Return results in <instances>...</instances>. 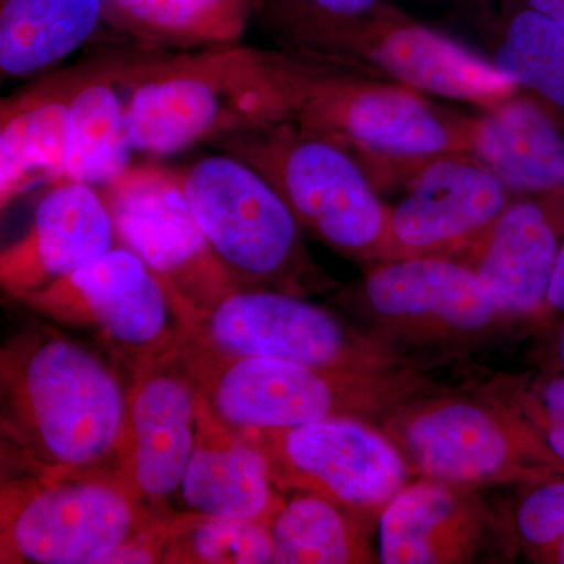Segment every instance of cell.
Segmentation results:
<instances>
[{
  "label": "cell",
  "mask_w": 564,
  "mask_h": 564,
  "mask_svg": "<svg viewBox=\"0 0 564 564\" xmlns=\"http://www.w3.org/2000/svg\"><path fill=\"white\" fill-rule=\"evenodd\" d=\"M375 187H400L389 206L380 262L454 259L481 239L513 195L470 152L417 159H364ZM378 263V262H377Z\"/></svg>",
  "instance_id": "12"
},
{
  "label": "cell",
  "mask_w": 564,
  "mask_h": 564,
  "mask_svg": "<svg viewBox=\"0 0 564 564\" xmlns=\"http://www.w3.org/2000/svg\"><path fill=\"white\" fill-rule=\"evenodd\" d=\"M237 429L261 448L281 492L318 494L380 518L386 505L411 484L402 452L380 426L362 419Z\"/></svg>",
  "instance_id": "15"
},
{
  "label": "cell",
  "mask_w": 564,
  "mask_h": 564,
  "mask_svg": "<svg viewBox=\"0 0 564 564\" xmlns=\"http://www.w3.org/2000/svg\"><path fill=\"white\" fill-rule=\"evenodd\" d=\"M289 120L274 51L226 46L152 58L131 106L133 151L173 154L269 122Z\"/></svg>",
  "instance_id": "5"
},
{
  "label": "cell",
  "mask_w": 564,
  "mask_h": 564,
  "mask_svg": "<svg viewBox=\"0 0 564 564\" xmlns=\"http://www.w3.org/2000/svg\"><path fill=\"white\" fill-rule=\"evenodd\" d=\"M115 240L101 193L61 182L41 199L28 231L0 254V284L17 300L39 292L101 258Z\"/></svg>",
  "instance_id": "19"
},
{
  "label": "cell",
  "mask_w": 564,
  "mask_h": 564,
  "mask_svg": "<svg viewBox=\"0 0 564 564\" xmlns=\"http://www.w3.org/2000/svg\"><path fill=\"white\" fill-rule=\"evenodd\" d=\"M118 20L170 43H228L242 33L250 0H109Z\"/></svg>",
  "instance_id": "28"
},
{
  "label": "cell",
  "mask_w": 564,
  "mask_h": 564,
  "mask_svg": "<svg viewBox=\"0 0 564 564\" xmlns=\"http://www.w3.org/2000/svg\"><path fill=\"white\" fill-rule=\"evenodd\" d=\"M104 0H2L0 69L21 79L52 68L91 39Z\"/></svg>",
  "instance_id": "24"
},
{
  "label": "cell",
  "mask_w": 564,
  "mask_h": 564,
  "mask_svg": "<svg viewBox=\"0 0 564 564\" xmlns=\"http://www.w3.org/2000/svg\"><path fill=\"white\" fill-rule=\"evenodd\" d=\"M2 458L17 474L117 475L129 388L88 345L31 325L0 352Z\"/></svg>",
  "instance_id": "1"
},
{
  "label": "cell",
  "mask_w": 564,
  "mask_h": 564,
  "mask_svg": "<svg viewBox=\"0 0 564 564\" xmlns=\"http://www.w3.org/2000/svg\"><path fill=\"white\" fill-rule=\"evenodd\" d=\"M508 521L511 541L530 560L564 538V478L529 486Z\"/></svg>",
  "instance_id": "30"
},
{
  "label": "cell",
  "mask_w": 564,
  "mask_h": 564,
  "mask_svg": "<svg viewBox=\"0 0 564 564\" xmlns=\"http://www.w3.org/2000/svg\"><path fill=\"white\" fill-rule=\"evenodd\" d=\"M199 392L181 361L132 375L117 477L155 511H172L198 430Z\"/></svg>",
  "instance_id": "16"
},
{
  "label": "cell",
  "mask_w": 564,
  "mask_h": 564,
  "mask_svg": "<svg viewBox=\"0 0 564 564\" xmlns=\"http://www.w3.org/2000/svg\"><path fill=\"white\" fill-rule=\"evenodd\" d=\"M276 188L303 229L359 263L380 262L389 206L347 148L299 122H269L212 141Z\"/></svg>",
  "instance_id": "6"
},
{
  "label": "cell",
  "mask_w": 564,
  "mask_h": 564,
  "mask_svg": "<svg viewBox=\"0 0 564 564\" xmlns=\"http://www.w3.org/2000/svg\"><path fill=\"white\" fill-rule=\"evenodd\" d=\"M344 296L369 332L403 348L477 343L510 321L480 274L448 258L372 263Z\"/></svg>",
  "instance_id": "13"
},
{
  "label": "cell",
  "mask_w": 564,
  "mask_h": 564,
  "mask_svg": "<svg viewBox=\"0 0 564 564\" xmlns=\"http://www.w3.org/2000/svg\"><path fill=\"white\" fill-rule=\"evenodd\" d=\"M261 448L199 395L195 448L180 489L184 510L270 524L285 503Z\"/></svg>",
  "instance_id": "20"
},
{
  "label": "cell",
  "mask_w": 564,
  "mask_h": 564,
  "mask_svg": "<svg viewBox=\"0 0 564 564\" xmlns=\"http://www.w3.org/2000/svg\"><path fill=\"white\" fill-rule=\"evenodd\" d=\"M481 391L513 408L564 459V372L499 375Z\"/></svg>",
  "instance_id": "29"
},
{
  "label": "cell",
  "mask_w": 564,
  "mask_h": 564,
  "mask_svg": "<svg viewBox=\"0 0 564 564\" xmlns=\"http://www.w3.org/2000/svg\"><path fill=\"white\" fill-rule=\"evenodd\" d=\"M85 65L47 77L3 101L0 110V206L43 182L58 184L70 98Z\"/></svg>",
  "instance_id": "22"
},
{
  "label": "cell",
  "mask_w": 564,
  "mask_h": 564,
  "mask_svg": "<svg viewBox=\"0 0 564 564\" xmlns=\"http://www.w3.org/2000/svg\"><path fill=\"white\" fill-rule=\"evenodd\" d=\"M285 51L350 66L430 95L491 107L518 93L491 61L389 6L352 21L292 22L269 29Z\"/></svg>",
  "instance_id": "8"
},
{
  "label": "cell",
  "mask_w": 564,
  "mask_h": 564,
  "mask_svg": "<svg viewBox=\"0 0 564 564\" xmlns=\"http://www.w3.org/2000/svg\"><path fill=\"white\" fill-rule=\"evenodd\" d=\"M377 524V516L350 510L318 494L295 492L269 524L273 563H380L370 545V529Z\"/></svg>",
  "instance_id": "25"
},
{
  "label": "cell",
  "mask_w": 564,
  "mask_h": 564,
  "mask_svg": "<svg viewBox=\"0 0 564 564\" xmlns=\"http://www.w3.org/2000/svg\"><path fill=\"white\" fill-rule=\"evenodd\" d=\"M152 556L163 564L273 563L269 524L172 510L152 530Z\"/></svg>",
  "instance_id": "27"
},
{
  "label": "cell",
  "mask_w": 564,
  "mask_h": 564,
  "mask_svg": "<svg viewBox=\"0 0 564 564\" xmlns=\"http://www.w3.org/2000/svg\"><path fill=\"white\" fill-rule=\"evenodd\" d=\"M380 429L421 477L475 488L564 478V459L541 434L484 391L421 397L386 414Z\"/></svg>",
  "instance_id": "7"
},
{
  "label": "cell",
  "mask_w": 564,
  "mask_h": 564,
  "mask_svg": "<svg viewBox=\"0 0 564 564\" xmlns=\"http://www.w3.org/2000/svg\"><path fill=\"white\" fill-rule=\"evenodd\" d=\"M473 154L513 196L564 195L563 129L521 93L475 117Z\"/></svg>",
  "instance_id": "23"
},
{
  "label": "cell",
  "mask_w": 564,
  "mask_h": 564,
  "mask_svg": "<svg viewBox=\"0 0 564 564\" xmlns=\"http://www.w3.org/2000/svg\"><path fill=\"white\" fill-rule=\"evenodd\" d=\"M534 563L564 564V538L532 560Z\"/></svg>",
  "instance_id": "34"
},
{
  "label": "cell",
  "mask_w": 564,
  "mask_h": 564,
  "mask_svg": "<svg viewBox=\"0 0 564 564\" xmlns=\"http://www.w3.org/2000/svg\"><path fill=\"white\" fill-rule=\"evenodd\" d=\"M545 307H547V314H564V240L562 248H560L558 258H556L554 273H552Z\"/></svg>",
  "instance_id": "32"
},
{
  "label": "cell",
  "mask_w": 564,
  "mask_h": 564,
  "mask_svg": "<svg viewBox=\"0 0 564 564\" xmlns=\"http://www.w3.org/2000/svg\"><path fill=\"white\" fill-rule=\"evenodd\" d=\"M18 302L87 333L131 375L173 361L188 337L158 274L121 245Z\"/></svg>",
  "instance_id": "11"
},
{
  "label": "cell",
  "mask_w": 564,
  "mask_h": 564,
  "mask_svg": "<svg viewBox=\"0 0 564 564\" xmlns=\"http://www.w3.org/2000/svg\"><path fill=\"white\" fill-rule=\"evenodd\" d=\"M181 361L212 411L242 429H284L332 417L381 421L397 406L445 391L423 369L344 372L231 355L192 337Z\"/></svg>",
  "instance_id": "2"
},
{
  "label": "cell",
  "mask_w": 564,
  "mask_h": 564,
  "mask_svg": "<svg viewBox=\"0 0 564 564\" xmlns=\"http://www.w3.org/2000/svg\"><path fill=\"white\" fill-rule=\"evenodd\" d=\"M377 529L378 562L384 564L473 563L494 544L513 545L508 521L478 488L437 478L404 486Z\"/></svg>",
  "instance_id": "17"
},
{
  "label": "cell",
  "mask_w": 564,
  "mask_h": 564,
  "mask_svg": "<svg viewBox=\"0 0 564 564\" xmlns=\"http://www.w3.org/2000/svg\"><path fill=\"white\" fill-rule=\"evenodd\" d=\"M162 514L111 473L17 474L0 488V563H154Z\"/></svg>",
  "instance_id": "3"
},
{
  "label": "cell",
  "mask_w": 564,
  "mask_h": 564,
  "mask_svg": "<svg viewBox=\"0 0 564 564\" xmlns=\"http://www.w3.org/2000/svg\"><path fill=\"white\" fill-rule=\"evenodd\" d=\"M389 6V0H251L252 13L267 29L292 22L361 20Z\"/></svg>",
  "instance_id": "31"
},
{
  "label": "cell",
  "mask_w": 564,
  "mask_h": 564,
  "mask_svg": "<svg viewBox=\"0 0 564 564\" xmlns=\"http://www.w3.org/2000/svg\"><path fill=\"white\" fill-rule=\"evenodd\" d=\"M289 120L364 159H417L474 151L475 117L434 106L406 85L364 70L274 51Z\"/></svg>",
  "instance_id": "4"
},
{
  "label": "cell",
  "mask_w": 564,
  "mask_h": 564,
  "mask_svg": "<svg viewBox=\"0 0 564 564\" xmlns=\"http://www.w3.org/2000/svg\"><path fill=\"white\" fill-rule=\"evenodd\" d=\"M181 181L212 250L245 285L299 296L333 288L295 215L258 170L225 152L193 163Z\"/></svg>",
  "instance_id": "9"
},
{
  "label": "cell",
  "mask_w": 564,
  "mask_h": 564,
  "mask_svg": "<svg viewBox=\"0 0 564 564\" xmlns=\"http://www.w3.org/2000/svg\"><path fill=\"white\" fill-rule=\"evenodd\" d=\"M564 240V195L513 196L455 261L488 284L510 321L547 314L545 299Z\"/></svg>",
  "instance_id": "18"
},
{
  "label": "cell",
  "mask_w": 564,
  "mask_h": 564,
  "mask_svg": "<svg viewBox=\"0 0 564 564\" xmlns=\"http://www.w3.org/2000/svg\"><path fill=\"white\" fill-rule=\"evenodd\" d=\"M192 339L231 355L285 359L344 372L425 369L406 348L332 311L273 289L243 285L204 310L177 304Z\"/></svg>",
  "instance_id": "10"
},
{
  "label": "cell",
  "mask_w": 564,
  "mask_h": 564,
  "mask_svg": "<svg viewBox=\"0 0 564 564\" xmlns=\"http://www.w3.org/2000/svg\"><path fill=\"white\" fill-rule=\"evenodd\" d=\"M491 62L564 132V24L510 0Z\"/></svg>",
  "instance_id": "26"
},
{
  "label": "cell",
  "mask_w": 564,
  "mask_h": 564,
  "mask_svg": "<svg viewBox=\"0 0 564 564\" xmlns=\"http://www.w3.org/2000/svg\"><path fill=\"white\" fill-rule=\"evenodd\" d=\"M151 61L115 58L85 65L70 98L61 182L106 185L128 169L133 93Z\"/></svg>",
  "instance_id": "21"
},
{
  "label": "cell",
  "mask_w": 564,
  "mask_h": 564,
  "mask_svg": "<svg viewBox=\"0 0 564 564\" xmlns=\"http://www.w3.org/2000/svg\"><path fill=\"white\" fill-rule=\"evenodd\" d=\"M104 187L118 242L158 274L174 306L204 310L243 288L193 217L181 173L129 165Z\"/></svg>",
  "instance_id": "14"
},
{
  "label": "cell",
  "mask_w": 564,
  "mask_h": 564,
  "mask_svg": "<svg viewBox=\"0 0 564 564\" xmlns=\"http://www.w3.org/2000/svg\"><path fill=\"white\" fill-rule=\"evenodd\" d=\"M513 2L564 24V0H513Z\"/></svg>",
  "instance_id": "33"
},
{
  "label": "cell",
  "mask_w": 564,
  "mask_h": 564,
  "mask_svg": "<svg viewBox=\"0 0 564 564\" xmlns=\"http://www.w3.org/2000/svg\"><path fill=\"white\" fill-rule=\"evenodd\" d=\"M555 355L556 362H558L560 369L564 372V323L562 328H560L558 336H556Z\"/></svg>",
  "instance_id": "35"
}]
</instances>
